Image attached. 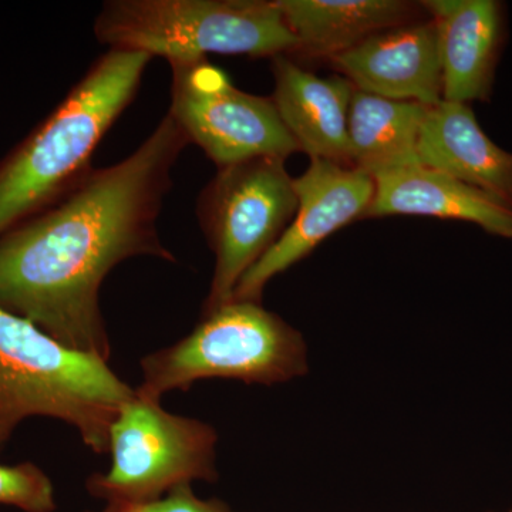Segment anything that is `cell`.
<instances>
[{"instance_id":"6da1fadb","label":"cell","mask_w":512,"mask_h":512,"mask_svg":"<svg viewBox=\"0 0 512 512\" xmlns=\"http://www.w3.org/2000/svg\"><path fill=\"white\" fill-rule=\"evenodd\" d=\"M190 140L173 117L120 163L93 168L52 210L0 238V306L67 348L109 362L99 293L134 256L177 262L158 235L173 168Z\"/></svg>"},{"instance_id":"7a4b0ae2","label":"cell","mask_w":512,"mask_h":512,"mask_svg":"<svg viewBox=\"0 0 512 512\" xmlns=\"http://www.w3.org/2000/svg\"><path fill=\"white\" fill-rule=\"evenodd\" d=\"M151 60L146 53L109 49L0 167V235L82 183L93 170L94 151L136 97Z\"/></svg>"},{"instance_id":"3957f363","label":"cell","mask_w":512,"mask_h":512,"mask_svg":"<svg viewBox=\"0 0 512 512\" xmlns=\"http://www.w3.org/2000/svg\"><path fill=\"white\" fill-rule=\"evenodd\" d=\"M134 394L107 360L67 348L30 320L0 306V448L20 421L43 416L70 424L97 454Z\"/></svg>"},{"instance_id":"277c9868","label":"cell","mask_w":512,"mask_h":512,"mask_svg":"<svg viewBox=\"0 0 512 512\" xmlns=\"http://www.w3.org/2000/svg\"><path fill=\"white\" fill-rule=\"evenodd\" d=\"M94 35L110 49L170 64L201 62L211 53L274 59L298 49L276 0H110Z\"/></svg>"},{"instance_id":"5b68a950","label":"cell","mask_w":512,"mask_h":512,"mask_svg":"<svg viewBox=\"0 0 512 512\" xmlns=\"http://www.w3.org/2000/svg\"><path fill=\"white\" fill-rule=\"evenodd\" d=\"M141 370L136 392L153 400L212 377L272 386L309 372L308 346L299 330L261 302L232 299L202 313L180 342L144 357Z\"/></svg>"},{"instance_id":"8992f818","label":"cell","mask_w":512,"mask_h":512,"mask_svg":"<svg viewBox=\"0 0 512 512\" xmlns=\"http://www.w3.org/2000/svg\"><path fill=\"white\" fill-rule=\"evenodd\" d=\"M217 443L210 424L168 413L134 389L110 427V470L87 478V491L107 504L141 507L191 481L214 483Z\"/></svg>"},{"instance_id":"52a82bcc","label":"cell","mask_w":512,"mask_h":512,"mask_svg":"<svg viewBox=\"0 0 512 512\" xmlns=\"http://www.w3.org/2000/svg\"><path fill=\"white\" fill-rule=\"evenodd\" d=\"M296 210L295 178L286 171L284 160L261 157L218 168L197 207L215 256L202 313L231 301L239 281L274 247Z\"/></svg>"},{"instance_id":"ba28073f","label":"cell","mask_w":512,"mask_h":512,"mask_svg":"<svg viewBox=\"0 0 512 512\" xmlns=\"http://www.w3.org/2000/svg\"><path fill=\"white\" fill-rule=\"evenodd\" d=\"M170 67L168 114L218 168L261 157L285 161L301 151L274 100L237 89L208 60Z\"/></svg>"},{"instance_id":"9c48e42d","label":"cell","mask_w":512,"mask_h":512,"mask_svg":"<svg viewBox=\"0 0 512 512\" xmlns=\"http://www.w3.org/2000/svg\"><path fill=\"white\" fill-rule=\"evenodd\" d=\"M295 190V217L274 247L239 281L232 295L235 301L261 302L265 286L275 276L311 255L333 232L362 220L375 195V180L359 168L311 160L308 170L295 178Z\"/></svg>"},{"instance_id":"30bf717a","label":"cell","mask_w":512,"mask_h":512,"mask_svg":"<svg viewBox=\"0 0 512 512\" xmlns=\"http://www.w3.org/2000/svg\"><path fill=\"white\" fill-rule=\"evenodd\" d=\"M328 60L360 92L429 107L443 100L439 35L431 18L383 30Z\"/></svg>"},{"instance_id":"8fae6325","label":"cell","mask_w":512,"mask_h":512,"mask_svg":"<svg viewBox=\"0 0 512 512\" xmlns=\"http://www.w3.org/2000/svg\"><path fill=\"white\" fill-rule=\"evenodd\" d=\"M437 26L443 100L490 99L504 42V8L495 0L421 2Z\"/></svg>"},{"instance_id":"7c38bea8","label":"cell","mask_w":512,"mask_h":512,"mask_svg":"<svg viewBox=\"0 0 512 512\" xmlns=\"http://www.w3.org/2000/svg\"><path fill=\"white\" fill-rule=\"evenodd\" d=\"M375 195L363 218L421 215L473 222L485 232L512 239V204L423 164L373 177Z\"/></svg>"},{"instance_id":"4fadbf2b","label":"cell","mask_w":512,"mask_h":512,"mask_svg":"<svg viewBox=\"0 0 512 512\" xmlns=\"http://www.w3.org/2000/svg\"><path fill=\"white\" fill-rule=\"evenodd\" d=\"M271 97L282 121L311 160L353 167L348 117L355 87L345 77H319L286 55L272 59Z\"/></svg>"},{"instance_id":"5bb4252c","label":"cell","mask_w":512,"mask_h":512,"mask_svg":"<svg viewBox=\"0 0 512 512\" xmlns=\"http://www.w3.org/2000/svg\"><path fill=\"white\" fill-rule=\"evenodd\" d=\"M419 163L512 204V153L485 136L468 104L429 107L417 144Z\"/></svg>"},{"instance_id":"9a60e30c","label":"cell","mask_w":512,"mask_h":512,"mask_svg":"<svg viewBox=\"0 0 512 512\" xmlns=\"http://www.w3.org/2000/svg\"><path fill=\"white\" fill-rule=\"evenodd\" d=\"M296 52L329 57L383 30L420 20L421 3L403 0H276ZM295 52V53H296Z\"/></svg>"},{"instance_id":"2e32d148","label":"cell","mask_w":512,"mask_h":512,"mask_svg":"<svg viewBox=\"0 0 512 512\" xmlns=\"http://www.w3.org/2000/svg\"><path fill=\"white\" fill-rule=\"evenodd\" d=\"M429 106L355 90L348 134L353 167L376 175L420 164L417 144Z\"/></svg>"},{"instance_id":"e0dca14e","label":"cell","mask_w":512,"mask_h":512,"mask_svg":"<svg viewBox=\"0 0 512 512\" xmlns=\"http://www.w3.org/2000/svg\"><path fill=\"white\" fill-rule=\"evenodd\" d=\"M0 504L25 512H53L56 501L52 481L32 463L0 464Z\"/></svg>"},{"instance_id":"ac0fdd59","label":"cell","mask_w":512,"mask_h":512,"mask_svg":"<svg viewBox=\"0 0 512 512\" xmlns=\"http://www.w3.org/2000/svg\"><path fill=\"white\" fill-rule=\"evenodd\" d=\"M138 512H235L227 504L212 498L201 500L192 491L190 484L180 485L154 503L141 505Z\"/></svg>"},{"instance_id":"d6986e66","label":"cell","mask_w":512,"mask_h":512,"mask_svg":"<svg viewBox=\"0 0 512 512\" xmlns=\"http://www.w3.org/2000/svg\"><path fill=\"white\" fill-rule=\"evenodd\" d=\"M101 512H138V507L127 504H107V507Z\"/></svg>"},{"instance_id":"ffe728a7","label":"cell","mask_w":512,"mask_h":512,"mask_svg":"<svg viewBox=\"0 0 512 512\" xmlns=\"http://www.w3.org/2000/svg\"><path fill=\"white\" fill-rule=\"evenodd\" d=\"M0 450H2V448H0Z\"/></svg>"},{"instance_id":"44dd1931","label":"cell","mask_w":512,"mask_h":512,"mask_svg":"<svg viewBox=\"0 0 512 512\" xmlns=\"http://www.w3.org/2000/svg\"><path fill=\"white\" fill-rule=\"evenodd\" d=\"M512 512V511H511Z\"/></svg>"}]
</instances>
